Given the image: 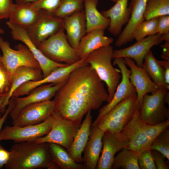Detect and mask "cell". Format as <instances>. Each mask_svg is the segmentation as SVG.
Listing matches in <instances>:
<instances>
[{
  "instance_id": "44dd1931",
  "label": "cell",
  "mask_w": 169,
  "mask_h": 169,
  "mask_svg": "<svg viewBox=\"0 0 169 169\" xmlns=\"http://www.w3.org/2000/svg\"><path fill=\"white\" fill-rule=\"evenodd\" d=\"M128 1L117 0L111 8L100 12L104 17L110 19L108 30L115 36L120 34L123 26L127 23L130 19L131 13L128 7Z\"/></svg>"
},
{
  "instance_id": "d4e9b609",
  "label": "cell",
  "mask_w": 169,
  "mask_h": 169,
  "mask_svg": "<svg viewBox=\"0 0 169 169\" xmlns=\"http://www.w3.org/2000/svg\"><path fill=\"white\" fill-rule=\"evenodd\" d=\"M92 118L91 111H89L86 114L68 151L71 157L78 163L82 162V153L89 139Z\"/></svg>"
},
{
  "instance_id": "bcb514c9",
  "label": "cell",
  "mask_w": 169,
  "mask_h": 169,
  "mask_svg": "<svg viewBox=\"0 0 169 169\" xmlns=\"http://www.w3.org/2000/svg\"><path fill=\"white\" fill-rule=\"evenodd\" d=\"M165 42L163 46V50L161 57L164 59L169 60V41H165Z\"/></svg>"
},
{
  "instance_id": "f1b7e54d",
  "label": "cell",
  "mask_w": 169,
  "mask_h": 169,
  "mask_svg": "<svg viewBox=\"0 0 169 169\" xmlns=\"http://www.w3.org/2000/svg\"><path fill=\"white\" fill-rule=\"evenodd\" d=\"M47 144L52 159L60 169H85L84 164L78 163L74 161L67 150L63 146L53 143H48Z\"/></svg>"
},
{
  "instance_id": "681fc988",
  "label": "cell",
  "mask_w": 169,
  "mask_h": 169,
  "mask_svg": "<svg viewBox=\"0 0 169 169\" xmlns=\"http://www.w3.org/2000/svg\"><path fill=\"white\" fill-rule=\"evenodd\" d=\"M4 32V31L2 28H0V34H3Z\"/></svg>"
},
{
  "instance_id": "d590c367",
  "label": "cell",
  "mask_w": 169,
  "mask_h": 169,
  "mask_svg": "<svg viewBox=\"0 0 169 169\" xmlns=\"http://www.w3.org/2000/svg\"><path fill=\"white\" fill-rule=\"evenodd\" d=\"M169 127V119H168L154 125H146L144 123V130L147 136L152 142L161 133L168 129Z\"/></svg>"
},
{
  "instance_id": "c3c4849f",
  "label": "cell",
  "mask_w": 169,
  "mask_h": 169,
  "mask_svg": "<svg viewBox=\"0 0 169 169\" xmlns=\"http://www.w3.org/2000/svg\"><path fill=\"white\" fill-rule=\"evenodd\" d=\"M6 96H3L0 97V118L2 116V113L1 112V110L3 104L4 102L6 99Z\"/></svg>"
},
{
  "instance_id": "ba28073f",
  "label": "cell",
  "mask_w": 169,
  "mask_h": 169,
  "mask_svg": "<svg viewBox=\"0 0 169 169\" xmlns=\"http://www.w3.org/2000/svg\"><path fill=\"white\" fill-rule=\"evenodd\" d=\"M54 120L49 132L46 135L32 141L37 143H53L69 149L80 126L62 117L54 112Z\"/></svg>"
},
{
  "instance_id": "ab89813d",
  "label": "cell",
  "mask_w": 169,
  "mask_h": 169,
  "mask_svg": "<svg viewBox=\"0 0 169 169\" xmlns=\"http://www.w3.org/2000/svg\"><path fill=\"white\" fill-rule=\"evenodd\" d=\"M13 4V0H0V19L8 18Z\"/></svg>"
},
{
  "instance_id": "b9f144b4",
  "label": "cell",
  "mask_w": 169,
  "mask_h": 169,
  "mask_svg": "<svg viewBox=\"0 0 169 169\" xmlns=\"http://www.w3.org/2000/svg\"><path fill=\"white\" fill-rule=\"evenodd\" d=\"M155 163L157 169H168L165 161L166 158L161 153L156 150H151Z\"/></svg>"
},
{
  "instance_id": "816d5d0a",
  "label": "cell",
  "mask_w": 169,
  "mask_h": 169,
  "mask_svg": "<svg viewBox=\"0 0 169 169\" xmlns=\"http://www.w3.org/2000/svg\"><path fill=\"white\" fill-rule=\"evenodd\" d=\"M112 2L115 3L117 0H111Z\"/></svg>"
},
{
  "instance_id": "836d02e7",
  "label": "cell",
  "mask_w": 169,
  "mask_h": 169,
  "mask_svg": "<svg viewBox=\"0 0 169 169\" xmlns=\"http://www.w3.org/2000/svg\"><path fill=\"white\" fill-rule=\"evenodd\" d=\"M158 19L157 17L142 21L136 28L134 39L137 42L149 36L157 34Z\"/></svg>"
},
{
  "instance_id": "6da1fadb",
  "label": "cell",
  "mask_w": 169,
  "mask_h": 169,
  "mask_svg": "<svg viewBox=\"0 0 169 169\" xmlns=\"http://www.w3.org/2000/svg\"><path fill=\"white\" fill-rule=\"evenodd\" d=\"M54 96V112L79 126L89 111L109 102L104 82L89 64L73 71Z\"/></svg>"
},
{
  "instance_id": "277c9868",
  "label": "cell",
  "mask_w": 169,
  "mask_h": 169,
  "mask_svg": "<svg viewBox=\"0 0 169 169\" xmlns=\"http://www.w3.org/2000/svg\"><path fill=\"white\" fill-rule=\"evenodd\" d=\"M136 94L127 98L114 107L91 125H96L105 133L120 132L139 109Z\"/></svg>"
},
{
  "instance_id": "e0dca14e",
  "label": "cell",
  "mask_w": 169,
  "mask_h": 169,
  "mask_svg": "<svg viewBox=\"0 0 169 169\" xmlns=\"http://www.w3.org/2000/svg\"><path fill=\"white\" fill-rule=\"evenodd\" d=\"M65 81L61 83L45 84L41 85L32 90L25 97H13L14 106L9 113L13 121L21 110L26 106L31 104L51 100Z\"/></svg>"
},
{
  "instance_id": "52a82bcc",
  "label": "cell",
  "mask_w": 169,
  "mask_h": 169,
  "mask_svg": "<svg viewBox=\"0 0 169 169\" xmlns=\"http://www.w3.org/2000/svg\"><path fill=\"white\" fill-rule=\"evenodd\" d=\"M168 90L159 89L151 95L146 94L144 96L139 111L141 119L145 124L154 125L169 119V109L165 101Z\"/></svg>"
},
{
  "instance_id": "30bf717a",
  "label": "cell",
  "mask_w": 169,
  "mask_h": 169,
  "mask_svg": "<svg viewBox=\"0 0 169 169\" xmlns=\"http://www.w3.org/2000/svg\"><path fill=\"white\" fill-rule=\"evenodd\" d=\"M63 28V20L46 11L40 9L38 18L26 31L32 42L37 47Z\"/></svg>"
},
{
  "instance_id": "f546056e",
  "label": "cell",
  "mask_w": 169,
  "mask_h": 169,
  "mask_svg": "<svg viewBox=\"0 0 169 169\" xmlns=\"http://www.w3.org/2000/svg\"><path fill=\"white\" fill-rule=\"evenodd\" d=\"M142 67L159 89L169 90V86L165 81L164 69L151 50L145 56Z\"/></svg>"
},
{
  "instance_id": "8fae6325",
  "label": "cell",
  "mask_w": 169,
  "mask_h": 169,
  "mask_svg": "<svg viewBox=\"0 0 169 169\" xmlns=\"http://www.w3.org/2000/svg\"><path fill=\"white\" fill-rule=\"evenodd\" d=\"M86 58L80 59L77 62L53 70L47 76L37 81H28L22 84L13 92L12 96L20 97L28 95L33 89L43 84L53 83L59 84L65 81L71 72L77 68L88 64Z\"/></svg>"
},
{
  "instance_id": "4fadbf2b",
  "label": "cell",
  "mask_w": 169,
  "mask_h": 169,
  "mask_svg": "<svg viewBox=\"0 0 169 169\" xmlns=\"http://www.w3.org/2000/svg\"><path fill=\"white\" fill-rule=\"evenodd\" d=\"M114 59L113 65H117L120 69L121 79L116 87L112 99L100 109L98 116L93 123L97 121L120 102L132 95L136 94L135 88L130 81L131 71L126 67L124 58H116Z\"/></svg>"
},
{
  "instance_id": "cb8c5ba5",
  "label": "cell",
  "mask_w": 169,
  "mask_h": 169,
  "mask_svg": "<svg viewBox=\"0 0 169 169\" xmlns=\"http://www.w3.org/2000/svg\"><path fill=\"white\" fill-rule=\"evenodd\" d=\"M105 30L96 29L87 33L80 40L77 49L80 59L86 58L91 52L112 43L113 39L104 35Z\"/></svg>"
},
{
  "instance_id": "ee69618b",
  "label": "cell",
  "mask_w": 169,
  "mask_h": 169,
  "mask_svg": "<svg viewBox=\"0 0 169 169\" xmlns=\"http://www.w3.org/2000/svg\"><path fill=\"white\" fill-rule=\"evenodd\" d=\"M9 156L10 151L4 149L0 143V169L7 163Z\"/></svg>"
},
{
  "instance_id": "60d3db41",
  "label": "cell",
  "mask_w": 169,
  "mask_h": 169,
  "mask_svg": "<svg viewBox=\"0 0 169 169\" xmlns=\"http://www.w3.org/2000/svg\"><path fill=\"white\" fill-rule=\"evenodd\" d=\"M169 33V16L163 15L159 17L157 34L160 35Z\"/></svg>"
},
{
  "instance_id": "1f68e13d",
  "label": "cell",
  "mask_w": 169,
  "mask_h": 169,
  "mask_svg": "<svg viewBox=\"0 0 169 169\" xmlns=\"http://www.w3.org/2000/svg\"><path fill=\"white\" fill-rule=\"evenodd\" d=\"M169 15V0H147L144 20Z\"/></svg>"
},
{
  "instance_id": "9c48e42d",
  "label": "cell",
  "mask_w": 169,
  "mask_h": 169,
  "mask_svg": "<svg viewBox=\"0 0 169 169\" xmlns=\"http://www.w3.org/2000/svg\"><path fill=\"white\" fill-rule=\"evenodd\" d=\"M54 120L52 114L44 122L36 125L6 126L0 132V141L11 140L15 143L32 141L47 135L51 129Z\"/></svg>"
},
{
  "instance_id": "74e56055",
  "label": "cell",
  "mask_w": 169,
  "mask_h": 169,
  "mask_svg": "<svg viewBox=\"0 0 169 169\" xmlns=\"http://www.w3.org/2000/svg\"><path fill=\"white\" fill-rule=\"evenodd\" d=\"M138 161L140 169H157L151 150L144 151L139 154Z\"/></svg>"
},
{
  "instance_id": "5bb4252c",
  "label": "cell",
  "mask_w": 169,
  "mask_h": 169,
  "mask_svg": "<svg viewBox=\"0 0 169 169\" xmlns=\"http://www.w3.org/2000/svg\"><path fill=\"white\" fill-rule=\"evenodd\" d=\"M54 100H48L28 105L19 112L12 122L13 125L24 126L40 123L54 112Z\"/></svg>"
},
{
  "instance_id": "4dcf8cb0",
  "label": "cell",
  "mask_w": 169,
  "mask_h": 169,
  "mask_svg": "<svg viewBox=\"0 0 169 169\" xmlns=\"http://www.w3.org/2000/svg\"><path fill=\"white\" fill-rule=\"evenodd\" d=\"M114 157L112 169H140L138 161L139 154L126 148Z\"/></svg>"
},
{
  "instance_id": "7bdbcfd3",
  "label": "cell",
  "mask_w": 169,
  "mask_h": 169,
  "mask_svg": "<svg viewBox=\"0 0 169 169\" xmlns=\"http://www.w3.org/2000/svg\"><path fill=\"white\" fill-rule=\"evenodd\" d=\"M8 105L7 109L5 110L3 114L0 118V133L3 124L7 119L8 115L9 114L10 112L14 107V100L13 97H12L10 99Z\"/></svg>"
},
{
  "instance_id": "f6af8a7d",
  "label": "cell",
  "mask_w": 169,
  "mask_h": 169,
  "mask_svg": "<svg viewBox=\"0 0 169 169\" xmlns=\"http://www.w3.org/2000/svg\"><path fill=\"white\" fill-rule=\"evenodd\" d=\"M158 62L164 69L166 83L169 86V60L165 59L161 61L158 60Z\"/></svg>"
},
{
  "instance_id": "2e32d148",
  "label": "cell",
  "mask_w": 169,
  "mask_h": 169,
  "mask_svg": "<svg viewBox=\"0 0 169 169\" xmlns=\"http://www.w3.org/2000/svg\"><path fill=\"white\" fill-rule=\"evenodd\" d=\"M144 124L138 109L131 120L119 132L129 141L126 148L139 154L144 151L151 150L152 143L145 132Z\"/></svg>"
},
{
  "instance_id": "8992f818",
  "label": "cell",
  "mask_w": 169,
  "mask_h": 169,
  "mask_svg": "<svg viewBox=\"0 0 169 169\" xmlns=\"http://www.w3.org/2000/svg\"><path fill=\"white\" fill-rule=\"evenodd\" d=\"M15 48L16 49L11 48L10 43L0 37V49L3 54L2 64L11 79L14 71L21 66L41 69L38 63L26 45L19 44Z\"/></svg>"
},
{
  "instance_id": "3957f363",
  "label": "cell",
  "mask_w": 169,
  "mask_h": 169,
  "mask_svg": "<svg viewBox=\"0 0 169 169\" xmlns=\"http://www.w3.org/2000/svg\"><path fill=\"white\" fill-rule=\"evenodd\" d=\"M113 51V47L110 45L93 51L86 58L87 63L107 86L108 103L113 98L121 78L120 70L114 68L111 62Z\"/></svg>"
},
{
  "instance_id": "d6a6232c",
  "label": "cell",
  "mask_w": 169,
  "mask_h": 169,
  "mask_svg": "<svg viewBox=\"0 0 169 169\" xmlns=\"http://www.w3.org/2000/svg\"><path fill=\"white\" fill-rule=\"evenodd\" d=\"M84 0H61L53 15L63 19L84 10Z\"/></svg>"
},
{
  "instance_id": "8d00e7d4",
  "label": "cell",
  "mask_w": 169,
  "mask_h": 169,
  "mask_svg": "<svg viewBox=\"0 0 169 169\" xmlns=\"http://www.w3.org/2000/svg\"><path fill=\"white\" fill-rule=\"evenodd\" d=\"M12 86V79L2 64L0 65V97L8 96Z\"/></svg>"
},
{
  "instance_id": "9a60e30c",
  "label": "cell",
  "mask_w": 169,
  "mask_h": 169,
  "mask_svg": "<svg viewBox=\"0 0 169 169\" xmlns=\"http://www.w3.org/2000/svg\"><path fill=\"white\" fill-rule=\"evenodd\" d=\"M6 24L11 30L13 39L21 41L30 50L39 65L43 78L49 75L55 68L68 65L54 62L46 56L32 42L27 34L26 30L24 28L11 23L9 21L6 22Z\"/></svg>"
},
{
  "instance_id": "d6986e66",
  "label": "cell",
  "mask_w": 169,
  "mask_h": 169,
  "mask_svg": "<svg viewBox=\"0 0 169 169\" xmlns=\"http://www.w3.org/2000/svg\"><path fill=\"white\" fill-rule=\"evenodd\" d=\"M103 149L97 164V169H111L115 156L118 151L127 148L129 141L119 133H104Z\"/></svg>"
},
{
  "instance_id": "ac0fdd59",
  "label": "cell",
  "mask_w": 169,
  "mask_h": 169,
  "mask_svg": "<svg viewBox=\"0 0 169 169\" xmlns=\"http://www.w3.org/2000/svg\"><path fill=\"white\" fill-rule=\"evenodd\" d=\"M124 59L125 64L128 66L131 71L130 81L136 90L137 101L139 104L140 109L144 96L148 93H153L159 88L142 67L137 66L131 59L125 58Z\"/></svg>"
},
{
  "instance_id": "ffe728a7",
  "label": "cell",
  "mask_w": 169,
  "mask_h": 169,
  "mask_svg": "<svg viewBox=\"0 0 169 169\" xmlns=\"http://www.w3.org/2000/svg\"><path fill=\"white\" fill-rule=\"evenodd\" d=\"M147 0H131L128 5L131 16L126 26L121 32L116 41V46L120 47L134 39L135 30L144 20V14Z\"/></svg>"
},
{
  "instance_id": "7402d4cb",
  "label": "cell",
  "mask_w": 169,
  "mask_h": 169,
  "mask_svg": "<svg viewBox=\"0 0 169 169\" xmlns=\"http://www.w3.org/2000/svg\"><path fill=\"white\" fill-rule=\"evenodd\" d=\"M104 132L96 125H91L89 139L83 151L82 162L85 169L96 168L103 147Z\"/></svg>"
},
{
  "instance_id": "603a6c76",
  "label": "cell",
  "mask_w": 169,
  "mask_h": 169,
  "mask_svg": "<svg viewBox=\"0 0 169 169\" xmlns=\"http://www.w3.org/2000/svg\"><path fill=\"white\" fill-rule=\"evenodd\" d=\"M63 28L70 45L76 49L81 39L86 33L84 11L83 10L63 19Z\"/></svg>"
},
{
  "instance_id": "f35d334b",
  "label": "cell",
  "mask_w": 169,
  "mask_h": 169,
  "mask_svg": "<svg viewBox=\"0 0 169 169\" xmlns=\"http://www.w3.org/2000/svg\"><path fill=\"white\" fill-rule=\"evenodd\" d=\"M61 0H38L32 3L34 8L45 10L53 15L58 8Z\"/></svg>"
},
{
  "instance_id": "7dc6e473",
  "label": "cell",
  "mask_w": 169,
  "mask_h": 169,
  "mask_svg": "<svg viewBox=\"0 0 169 169\" xmlns=\"http://www.w3.org/2000/svg\"><path fill=\"white\" fill-rule=\"evenodd\" d=\"M38 0H15L16 3H33Z\"/></svg>"
},
{
  "instance_id": "7a4b0ae2",
  "label": "cell",
  "mask_w": 169,
  "mask_h": 169,
  "mask_svg": "<svg viewBox=\"0 0 169 169\" xmlns=\"http://www.w3.org/2000/svg\"><path fill=\"white\" fill-rule=\"evenodd\" d=\"M9 151V159L4 166L6 169H60L52 159L47 143L33 141L15 143Z\"/></svg>"
},
{
  "instance_id": "5b68a950",
  "label": "cell",
  "mask_w": 169,
  "mask_h": 169,
  "mask_svg": "<svg viewBox=\"0 0 169 169\" xmlns=\"http://www.w3.org/2000/svg\"><path fill=\"white\" fill-rule=\"evenodd\" d=\"M38 48L47 58L57 63L71 64L80 59L77 50L68 42L63 28L43 41Z\"/></svg>"
},
{
  "instance_id": "83f0119b",
  "label": "cell",
  "mask_w": 169,
  "mask_h": 169,
  "mask_svg": "<svg viewBox=\"0 0 169 169\" xmlns=\"http://www.w3.org/2000/svg\"><path fill=\"white\" fill-rule=\"evenodd\" d=\"M98 0H84L86 33L94 30H105L109 26L110 19L98 11Z\"/></svg>"
},
{
  "instance_id": "e575fe53",
  "label": "cell",
  "mask_w": 169,
  "mask_h": 169,
  "mask_svg": "<svg viewBox=\"0 0 169 169\" xmlns=\"http://www.w3.org/2000/svg\"><path fill=\"white\" fill-rule=\"evenodd\" d=\"M151 150L158 151L169 161V129L162 132L153 141L151 144Z\"/></svg>"
},
{
  "instance_id": "f907efd6",
  "label": "cell",
  "mask_w": 169,
  "mask_h": 169,
  "mask_svg": "<svg viewBox=\"0 0 169 169\" xmlns=\"http://www.w3.org/2000/svg\"><path fill=\"white\" fill-rule=\"evenodd\" d=\"M2 64V55L0 54V65Z\"/></svg>"
},
{
  "instance_id": "484cf974",
  "label": "cell",
  "mask_w": 169,
  "mask_h": 169,
  "mask_svg": "<svg viewBox=\"0 0 169 169\" xmlns=\"http://www.w3.org/2000/svg\"><path fill=\"white\" fill-rule=\"evenodd\" d=\"M39 11L31 3H13L8 18L9 21L27 30L36 21Z\"/></svg>"
},
{
  "instance_id": "4316f807",
  "label": "cell",
  "mask_w": 169,
  "mask_h": 169,
  "mask_svg": "<svg viewBox=\"0 0 169 169\" xmlns=\"http://www.w3.org/2000/svg\"><path fill=\"white\" fill-rule=\"evenodd\" d=\"M43 78V76L41 69L27 66H21L17 68L12 76V86L10 90L2 107L1 112L2 114L4 113L10 99L14 91L17 88L28 81L38 80Z\"/></svg>"
},
{
  "instance_id": "7c38bea8",
  "label": "cell",
  "mask_w": 169,
  "mask_h": 169,
  "mask_svg": "<svg viewBox=\"0 0 169 169\" xmlns=\"http://www.w3.org/2000/svg\"><path fill=\"white\" fill-rule=\"evenodd\" d=\"M163 41H169V33L149 36L128 47L114 50L112 58H129L135 61L137 66L142 68L146 54L153 46Z\"/></svg>"
}]
</instances>
